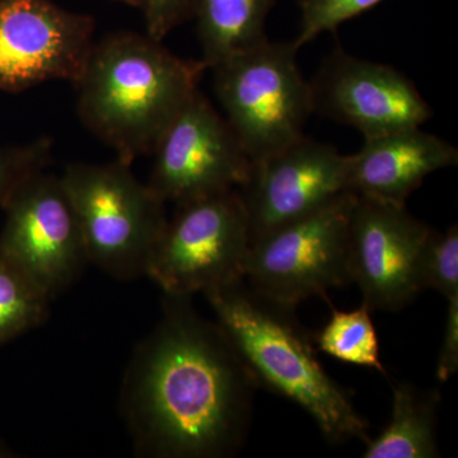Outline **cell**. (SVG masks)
Returning <instances> with one entry per match:
<instances>
[{
	"instance_id": "obj_1",
	"label": "cell",
	"mask_w": 458,
	"mask_h": 458,
	"mask_svg": "<svg viewBox=\"0 0 458 458\" xmlns=\"http://www.w3.org/2000/svg\"><path fill=\"white\" fill-rule=\"evenodd\" d=\"M258 388L216 322L191 295L165 294L161 319L135 349L122 408L135 451L155 458H221L242 445Z\"/></svg>"
},
{
	"instance_id": "obj_2",
	"label": "cell",
	"mask_w": 458,
	"mask_h": 458,
	"mask_svg": "<svg viewBox=\"0 0 458 458\" xmlns=\"http://www.w3.org/2000/svg\"><path fill=\"white\" fill-rule=\"evenodd\" d=\"M204 63L181 59L162 41L134 32L93 44L80 77L83 125L131 164L153 155L165 129L199 90Z\"/></svg>"
},
{
	"instance_id": "obj_3",
	"label": "cell",
	"mask_w": 458,
	"mask_h": 458,
	"mask_svg": "<svg viewBox=\"0 0 458 458\" xmlns=\"http://www.w3.org/2000/svg\"><path fill=\"white\" fill-rule=\"evenodd\" d=\"M204 295L258 387L300 406L330 443L369 441V423L319 363L293 309L267 300L243 279Z\"/></svg>"
},
{
	"instance_id": "obj_4",
	"label": "cell",
	"mask_w": 458,
	"mask_h": 458,
	"mask_svg": "<svg viewBox=\"0 0 458 458\" xmlns=\"http://www.w3.org/2000/svg\"><path fill=\"white\" fill-rule=\"evenodd\" d=\"M131 165L75 164L60 179L80 219L90 264L119 280L146 276L168 218L165 203Z\"/></svg>"
},
{
	"instance_id": "obj_5",
	"label": "cell",
	"mask_w": 458,
	"mask_h": 458,
	"mask_svg": "<svg viewBox=\"0 0 458 458\" xmlns=\"http://www.w3.org/2000/svg\"><path fill=\"white\" fill-rule=\"evenodd\" d=\"M293 42L264 40L213 65L214 90L251 161L303 137L315 114Z\"/></svg>"
},
{
	"instance_id": "obj_6",
	"label": "cell",
	"mask_w": 458,
	"mask_h": 458,
	"mask_svg": "<svg viewBox=\"0 0 458 458\" xmlns=\"http://www.w3.org/2000/svg\"><path fill=\"white\" fill-rule=\"evenodd\" d=\"M357 195L345 191L318 209L250 243L243 279L273 302L294 309L351 283L349 219Z\"/></svg>"
},
{
	"instance_id": "obj_7",
	"label": "cell",
	"mask_w": 458,
	"mask_h": 458,
	"mask_svg": "<svg viewBox=\"0 0 458 458\" xmlns=\"http://www.w3.org/2000/svg\"><path fill=\"white\" fill-rule=\"evenodd\" d=\"M249 225L236 190L177 205L147 276L165 294L191 295L243 279Z\"/></svg>"
},
{
	"instance_id": "obj_8",
	"label": "cell",
	"mask_w": 458,
	"mask_h": 458,
	"mask_svg": "<svg viewBox=\"0 0 458 458\" xmlns=\"http://www.w3.org/2000/svg\"><path fill=\"white\" fill-rule=\"evenodd\" d=\"M0 250L54 301L89 264L80 219L60 177L32 174L4 205Z\"/></svg>"
},
{
	"instance_id": "obj_9",
	"label": "cell",
	"mask_w": 458,
	"mask_h": 458,
	"mask_svg": "<svg viewBox=\"0 0 458 458\" xmlns=\"http://www.w3.org/2000/svg\"><path fill=\"white\" fill-rule=\"evenodd\" d=\"M153 155L148 186L165 203H189L240 188L251 159L225 117L194 93L170 123Z\"/></svg>"
},
{
	"instance_id": "obj_10",
	"label": "cell",
	"mask_w": 458,
	"mask_h": 458,
	"mask_svg": "<svg viewBox=\"0 0 458 458\" xmlns=\"http://www.w3.org/2000/svg\"><path fill=\"white\" fill-rule=\"evenodd\" d=\"M433 228L405 205L358 197L349 219V276L370 311H399L420 284V258Z\"/></svg>"
},
{
	"instance_id": "obj_11",
	"label": "cell",
	"mask_w": 458,
	"mask_h": 458,
	"mask_svg": "<svg viewBox=\"0 0 458 458\" xmlns=\"http://www.w3.org/2000/svg\"><path fill=\"white\" fill-rule=\"evenodd\" d=\"M238 189L251 243L349 191V156L303 135L289 146L251 161Z\"/></svg>"
},
{
	"instance_id": "obj_12",
	"label": "cell",
	"mask_w": 458,
	"mask_h": 458,
	"mask_svg": "<svg viewBox=\"0 0 458 458\" xmlns=\"http://www.w3.org/2000/svg\"><path fill=\"white\" fill-rule=\"evenodd\" d=\"M95 21L51 0L0 2V89L75 82L92 49Z\"/></svg>"
},
{
	"instance_id": "obj_13",
	"label": "cell",
	"mask_w": 458,
	"mask_h": 458,
	"mask_svg": "<svg viewBox=\"0 0 458 458\" xmlns=\"http://www.w3.org/2000/svg\"><path fill=\"white\" fill-rule=\"evenodd\" d=\"M310 84L315 113L358 129L364 138L417 128L433 116L405 74L343 49L324 60Z\"/></svg>"
},
{
	"instance_id": "obj_14",
	"label": "cell",
	"mask_w": 458,
	"mask_h": 458,
	"mask_svg": "<svg viewBox=\"0 0 458 458\" xmlns=\"http://www.w3.org/2000/svg\"><path fill=\"white\" fill-rule=\"evenodd\" d=\"M457 162L456 147L421 126L364 138L360 152L349 156V191L405 205L430 174Z\"/></svg>"
},
{
	"instance_id": "obj_15",
	"label": "cell",
	"mask_w": 458,
	"mask_h": 458,
	"mask_svg": "<svg viewBox=\"0 0 458 458\" xmlns=\"http://www.w3.org/2000/svg\"><path fill=\"white\" fill-rule=\"evenodd\" d=\"M276 0H197L194 17L207 68L267 40L265 23Z\"/></svg>"
},
{
	"instance_id": "obj_16",
	"label": "cell",
	"mask_w": 458,
	"mask_h": 458,
	"mask_svg": "<svg viewBox=\"0 0 458 458\" xmlns=\"http://www.w3.org/2000/svg\"><path fill=\"white\" fill-rule=\"evenodd\" d=\"M437 403L434 393H423L406 382L394 386L390 424L367 442L363 457H438Z\"/></svg>"
},
{
	"instance_id": "obj_17",
	"label": "cell",
	"mask_w": 458,
	"mask_h": 458,
	"mask_svg": "<svg viewBox=\"0 0 458 458\" xmlns=\"http://www.w3.org/2000/svg\"><path fill=\"white\" fill-rule=\"evenodd\" d=\"M51 301L0 250V345L44 324Z\"/></svg>"
},
{
	"instance_id": "obj_18",
	"label": "cell",
	"mask_w": 458,
	"mask_h": 458,
	"mask_svg": "<svg viewBox=\"0 0 458 458\" xmlns=\"http://www.w3.org/2000/svg\"><path fill=\"white\" fill-rule=\"evenodd\" d=\"M370 312L364 303L352 311L334 312L316 335V343L330 357L355 366L375 369L386 375Z\"/></svg>"
},
{
	"instance_id": "obj_19",
	"label": "cell",
	"mask_w": 458,
	"mask_h": 458,
	"mask_svg": "<svg viewBox=\"0 0 458 458\" xmlns=\"http://www.w3.org/2000/svg\"><path fill=\"white\" fill-rule=\"evenodd\" d=\"M421 289L433 288L447 300L458 295V228L432 231L420 258Z\"/></svg>"
},
{
	"instance_id": "obj_20",
	"label": "cell",
	"mask_w": 458,
	"mask_h": 458,
	"mask_svg": "<svg viewBox=\"0 0 458 458\" xmlns=\"http://www.w3.org/2000/svg\"><path fill=\"white\" fill-rule=\"evenodd\" d=\"M384 0H300V31L293 41L298 50L325 32L366 13Z\"/></svg>"
},
{
	"instance_id": "obj_21",
	"label": "cell",
	"mask_w": 458,
	"mask_h": 458,
	"mask_svg": "<svg viewBox=\"0 0 458 458\" xmlns=\"http://www.w3.org/2000/svg\"><path fill=\"white\" fill-rule=\"evenodd\" d=\"M50 158V143L38 140L31 146L0 149V207L4 208L18 186L44 171Z\"/></svg>"
},
{
	"instance_id": "obj_22",
	"label": "cell",
	"mask_w": 458,
	"mask_h": 458,
	"mask_svg": "<svg viewBox=\"0 0 458 458\" xmlns=\"http://www.w3.org/2000/svg\"><path fill=\"white\" fill-rule=\"evenodd\" d=\"M197 0H144L146 33L157 41H164L172 30L194 17Z\"/></svg>"
},
{
	"instance_id": "obj_23",
	"label": "cell",
	"mask_w": 458,
	"mask_h": 458,
	"mask_svg": "<svg viewBox=\"0 0 458 458\" xmlns=\"http://www.w3.org/2000/svg\"><path fill=\"white\" fill-rule=\"evenodd\" d=\"M447 301V318L437 366V376L442 382L448 381L458 370V295Z\"/></svg>"
},
{
	"instance_id": "obj_24",
	"label": "cell",
	"mask_w": 458,
	"mask_h": 458,
	"mask_svg": "<svg viewBox=\"0 0 458 458\" xmlns=\"http://www.w3.org/2000/svg\"><path fill=\"white\" fill-rule=\"evenodd\" d=\"M13 456V451H12L5 443L0 441V458H11Z\"/></svg>"
},
{
	"instance_id": "obj_25",
	"label": "cell",
	"mask_w": 458,
	"mask_h": 458,
	"mask_svg": "<svg viewBox=\"0 0 458 458\" xmlns=\"http://www.w3.org/2000/svg\"><path fill=\"white\" fill-rule=\"evenodd\" d=\"M116 2L123 3V4L131 5V7L141 9V7H143L144 0H116Z\"/></svg>"
},
{
	"instance_id": "obj_26",
	"label": "cell",
	"mask_w": 458,
	"mask_h": 458,
	"mask_svg": "<svg viewBox=\"0 0 458 458\" xmlns=\"http://www.w3.org/2000/svg\"><path fill=\"white\" fill-rule=\"evenodd\" d=\"M0 2H2V0H0Z\"/></svg>"
}]
</instances>
